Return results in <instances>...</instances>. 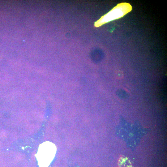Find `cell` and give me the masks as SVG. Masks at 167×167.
<instances>
[{
	"label": "cell",
	"instance_id": "cell-1",
	"mask_svg": "<svg viewBox=\"0 0 167 167\" xmlns=\"http://www.w3.org/2000/svg\"><path fill=\"white\" fill-rule=\"evenodd\" d=\"M132 10V6L129 3L122 2L118 4L108 13L102 16L95 22L94 26L97 27L103 24L119 19Z\"/></svg>",
	"mask_w": 167,
	"mask_h": 167
},
{
	"label": "cell",
	"instance_id": "cell-4",
	"mask_svg": "<svg viewBox=\"0 0 167 167\" xmlns=\"http://www.w3.org/2000/svg\"><path fill=\"white\" fill-rule=\"evenodd\" d=\"M117 74L116 77L118 79H122L123 77V74L122 72L118 71V73H117Z\"/></svg>",
	"mask_w": 167,
	"mask_h": 167
},
{
	"label": "cell",
	"instance_id": "cell-2",
	"mask_svg": "<svg viewBox=\"0 0 167 167\" xmlns=\"http://www.w3.org/2000/svg\"><path fill=\"white\" fill-rule=\"evenodd\" d=\"M56 151L55 145L50 142H45L39 146L37 159L41 167H47L53 159Z\"/></svg>",
	"mask_w": 167,
	"mask_h": 167
},
{
	"label": "cell",
	"instance_id": "cell-3",
	"mask_svg": "<svg viewBox=\"0 0 167 167\" xmlns=\"http://www.w3.org/2000/svg\"><path fill=\"white\" fill-rule=\"evenodd\" d=\"M118 165L119 167H131V162L128 158L122 156L118 161Z\"/></svg>",
	"mask_w": 167,
	"mask_h": 167
}]
</instances>
